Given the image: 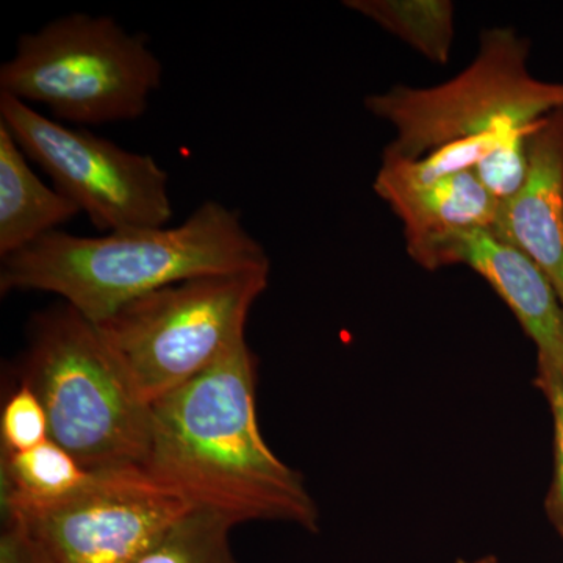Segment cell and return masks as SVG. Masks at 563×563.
I'll list each match as a JSON object with an SVG mask.
<instances>
[{
    "label": "cell",
    "instance_id": "cell-11",
    "mask_svg": "<svg viewBox=\"0 0 563 563\" xmlns=\"http://www.w3.org/2000/svg\"><path fill=\"white\" fill-rule=\"evenodd\" d=\"M402 221L407 254L428 272H439V257L455 236L490 231L499 202L474 172L453 174L420 187L377 192Z\"/></svg>",
    "mask_w": 563,
    "mask_h": 563
},
{
    "label": "cell",
    "instance_id": "cell-4",
    "mask_svg": "<svg viewBox=\"0 0 563 563\" xmlns=\"http://www.w3.org/2000/svg\"><path fill=\"white\" fill-rule=\"evenodd\" d=\"M162 63L143 33L110 16L74 13L18 40L0 68V95L41 103L77 125L135 121L161 88Z\"/></svg>",
    "mask_w": 563,
    "mask_h": 563
},
{
    "label": "cell",
    "instance_id": "cell-5",
    "mask_svg": "<svg viewBox=\"0 0 563 563\" xmlns=\"http://www.w3.org/2000/svg\"><path fill=\"white\" fill-rule=\"evenodd\" d=\"M272 269L177 282L96 324L133 391L147 406L176 391L244 342L247 317Z\"/></svg>",
    "mask_w": 563,
    "mask_h": 563
},
{
    "label": "cell",
    "instance_id": "cell-17",
    "mask_svg": "<svg viewBox=\"0 0 563 563\" xmlns=\"http://www.w3.org/2000/svg\"><path fill=\"white\" fill-rule=\"evenodd\" d=\"M2 455L20 454L49 439V421L38 396L27 385L7 399L0 418Z\"/></svg>",
    "mask_w": 563,
    "mask_h": 563
},
{
    "label": "cell",
    "instance_id": "cell-2",
    "mask_svg": "<svg viewBox=\"0 0 563 563\" xmlns=\"http://www.w3.org/2000/svg\"><path fill=\"white\" fill-rule=\"evenodd\" d=\"M272 269L239 211L207 201L176 228L131 229L101 236L47 233L2 258L0 290L44 291L99 324L121 307L177 282Z\"/></svg>",
    "mask_w": 563,
    "mask_h": 563
},
{
    "label": "cell",
    "instance_id": "cell-10",
    "mask_svg": "<svg viewBox=\"0 0 563 563\" xmlns=\"http://www.w3.org/2000/svg\"><path fill=\"white\" fill-rule=\"evenodd\" d=\"M493 233L540 266L563 306V109L532 132L528 177L512 199L499 203Z\"/></svg>",
    "mask_w": 563,
    "mask_h": 563
},
{
    "label": "cell",
    "instance_id": "cell-7",
    "mask_svg": "<svg viewBox=\"0 0 563 563\" xmlns=\"http://www.w3.org/2000/svg\"><path fill=\"white\" fill-rule=\"evenodd\" d=\"M0 124L99 231L166 228L172 221L169 176L152 155L51 120L7 95H0Z\"/></svg>",
    "mask_w": 563,
    "mask_h": 563
},
{
    "label": "cell",
    "instance_id": "cell-3",
    "mask_svg": "<svg viewBox=\"0 0 563 563\" xmlns=\"http://www.w3.org/2000/svg\"><path fill=\"white\" fill-rule=\"evenodd\" d=\"M20 380L43 404L52 442L87 472L143 468L151 406L133 391L95 322L68 303L33 318Z\"/></svg>",
    "mask_w": 563,
    "mask_h": 563
},
{
    "label": "cell",
    "instance_id": "cell-6",
    "mask_svg": "<svg viewBox=\"0 0 563 563\" xmlns=\"http://www.w3.org/2000/svg\"><path fill=\"white\" fill-rule=\"evenodd\" d=\"M528 57L529 41L514 29H488L472 65L454 79L368 96L366 110L396 132L383 158L417 161L454 141L523 131L562 110L563 81L533 79Z\"/></svg>",
    "mask_w": 563,
    "mask_h": 563
},
{
    "label": "cell",
    "instance_id": "cell-9",
    "mask_svg": "<svg viewBox=\"0 0 563 563\" xmlns=\"http://www.w3.org/2000/svg\"><path fill=\"white\" fill-rule=\"evenodd\" d=\"M453 265L479 274L509 307L536 346V377L563 379V306L540 266L490 231L462 233L448 243L439 269Z\"/></svg>",
    "mask_w": 563,
    "mask_h": 563
},
{
    "label": "cell",
    "instance_id": "cell-19",
    "mask_svg": "<svg viewBox=\"0 0 563 563\" xmlns=\"http://www.w3.org/2000/svg\"><path fill=\"white\" fill-rule=\"evenodd\" d=\"M0 563H57L16 514L5 512Z\"/></svg>",
    "mask_w": 563,
    "mask_h": 563
},
{
    "label": "cell",
    "instance_id": "cell-8",
    "mask_svg": "<svg viewBox=\"0 0 563 563\" xmlns=\"http://www.w3.org/2000/svg\"><path fill=\"white\" fill-rule=\"evenodd\" d=\"M192 506L141 466L91 472L47 504H9L57 563H133Z\"/></svg>",
    "mask_w": 563,
    "mask_h": 563
},
{
    "label": "cell",
    "instance_id": "cell-20",
    "mask_svg": "<svg viewBox=\"0 0 563 563\" xmlns=\"http://www.w3.org/2000/svg\"><path fill=\"white\" fill-rule=\"evenodd\" d=\"M454 563H499V559L493 554H485L477 559H457Z\"/></svg>",
    "mask_w": 563,
    "mask_h": 563
},
{
    "label": "cell",
    "instance_id": "cell-12",
    "mask_svg": "<svg viewBox=\"0 0 563 563\" xmlns=\"http://www.w3.org/2000/svg\"><path fill=\"white\" fill-rule=\"evenodd\" d=\"M79 213L76 203L36 176L20 144L0 124V257L60 231Z\"/></svg>",
    "mask_w": 563,
    "mask_h": 563
},
{
    "label": "cell",
    "instance_id": "cell-18",
    "mask_svg": "<svg viewBox=\"0 0 563 563\" xmlns=\"http://www.w3.org/2000/svg\"><path fill=\"white\" fill-rule=\"evenodd\" d=\"M533 384L543 393L553 417V479L544 496V515L563 542V379L536 377Z\"/></svg>",
    "mask_w": 563,
    "mask_h": 563
},
{
    "label": "cell",
    "instance_id": "cell-14",
    "mask_svg": "<svg viewBox=\"0 0 563 563\" xmlns=\"http://www.w3.org/2000/svg\"><path fill=\"white\" fill-rule=\"evenodd\" d=\"M90 476L68 451L47 440L25 453L2 455V504L58 501L79 490Z\"/></svg>",
    "mask_w": 563,
    "mask_h": 563
},
{
    "label": "cell",
    "instance_id": "cell-1",
    "mask_svg": "<svg viewBox=\"0 0 563 563\" xmlns=\"http://www.w3.org/2000/svg\"><path fill=\"white\" fill-rule=\"evenodd\" d=\"M255 355L246 340L151 406L144 472L196 509L233 525L282 521L318 532L320 510L301 474L263 440Z\"/></svg>",
    "mask_w": 563,
    "mask_h": 563
},
{
    "label": "cell",
    "instance_id": "cell-16",
    "mask_svg": "<svg viewBox=\"0 0 563 563\" xmlns=\"http://www.w3.org/2000/svg\"><path fill=\"white\" fill-rule=\"evenodd\" d=\"M539 122L507 136L473 169L499 203L509 201L523 188L529 173V140Z\"/></svg>",
    "mask_w": 563,
    "mask_h": 563
},
{
    "label": "cell",
    "instance_id": "cell-13",
    "mask_svg": "<svg viewBox=\"0 0 563 563\" xmlns=\"http://www.w3.org/2000/svg\"><path fill=\"white\" fill-rule=\"evenodd\" d=\"M344 7L376 22L428 60L450 62L454 38L450 0H346Z\"/></svg>",
    "mask_w": 563,
    "mask_h": 563
},
{
    "label": "cell",
    "instance_id": "cell-15",
    "mask_svg": "<svg viewBox=\"0 0 563 563\" xmlns=\"http://www.w3.org/2000/svg\"><path fill=\"white\" fill-rule=\"evenodd\" d=\"M233 526L224 515L192 507L133 563H239L229 540Z\"/></svg>",
    "mask_w": 563,
    "mask_h": 563
}]
</instances>
